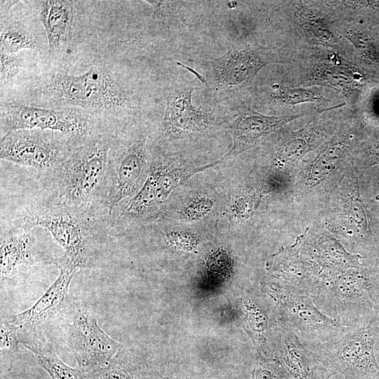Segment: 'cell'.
I'll return each instance as SVG.
<instances>
[{"label":"cell","instance_id":"ba28073f","mask_svg":"<svg viewBox=\"0 0 379 379\" xmlns=\"http://www.w3.org/2000/svg\"><path fill=\"white\" fill-rule=\"evenodd\" d=\"M274 291L281 324L300 341L316 347L332 340L346 327L320 310L310 295L280 286Z\"/></svg>","mask_w":379,"mask_h":379},{"label":"cell","instance_id":"277c9868","mask_svg":"<svg viewBox=\"0 0 379 379\" xmlns=\"http://www.w3.org/2000/svg\"><path fill=\"white\" fill-rule=\"evenodd\" d=\"M58 102L93 110H126L135 107L131 93L106 67L94 65L84 73L58 72L44 86Z\"/></svg>","mask_w":379,"mask_h":379},{"label":"cell","instance_id":"83f0119b","mask_svg":"<svg viewBox=\"0 0 379 379\" xmlns=\"http://www.w3.org/2000/svg\"><path fill=\"white\" fill-rule=\"evenodd\" d=\"M20 327L8 321L6 317L1 319L0 349L1 356L8 357L20 350Z\"/></svg>","mask_w":379,"mask_h":379},{"label":"cell","instance_id":"30bf717a","mask_svg":"<svg viewBox=\"0 0 379 379\" xmlns=\"http://www.w3.org/2000/svg\"><path fill=\"white\" fill-rule=\"evenodd\" d=\"M34 128L57 131L79 139L91 134L88 118L74 110L45 109L17 102L1 105V138L13 131Z\"/></svg>","mask_w":379,"mask_h":379},{"label":"cell","instance_id":"8d00e7d4","mask_svg":"<svg viewBox=\"0 0 379 379\" xmlns=\"http://www.w3.org/2000/svg\"><path fill=\"white\" fill-rule=\"evenodd\" d=\"M373 152L375 156L379 157V136L373 145Z\"/></svg>","mask_w":379,"mask_h":379},{"label":"cell","instance_id":"9c48e42d","mask_svg":"<svg viewBox=\"0 0 379 379\" xmlns=\"http://www.w3.org/2000/svg\"><path fill=\"white\" fill-rule=\"evenodd\" d=\"M146 140L145 135H139L128 141H112L109 153L107 201L109 214L124 200L135 196L147 178L149 166Z\"/></svg>","mask_w":379,"mask_h":379},{"label":"cell","instance_id":"9a60e30c","mask_svg":"<svg viewBox=\"0 0 379 379\" xmlns=\"http://www.w3.org/2000/svg\"><path fill=\"white\" fill-rule=\"evenodd\" d=\"M53 259L43 255L38 249L31 230L15 226L1 231L0 243L1 280L26 277L40 262L50 263Z\"/></svg>","mask_w":379,"mask_h":379},{"label":"cell","instance_id":"4316f807","mask_svg":"<svg viewBox=\"0 0 379 379\" xmlns=\"http://www.w3.org/2000/svg\"><path fill=\"white\" fill-rule=\"evenodd\" d=\"M311 149V143L307 137L298 136L283 143L275 157L277 165L289 164L300 159Z\"/></svg>","mask_w":379,"mask_h":379},{"label":"cell","instance_id":"603a6c76","mask_svg":"<svg viewBox=\"0 0 379 379\" xmlns=\"http://www.w3.org/2000/svg\"><path fill=\"white\" fill-rule=\"evenodd\" d=\"M273 104L290 106L321 100L322 96L318 92L304 88H288L278 84L272 85L268 94Z\"/></svg>","mask_w":379,"mask_h":379},{"label":"cell","instance_id":"52a82bcc","mask_svg":"<svg viewBox=\"0 0 379 379\" xmlns=\"http://www.w3.org/2000/svg\"><path fill=\"white\" fill-rule=\"evenodd\" d=\"M62 317L65 345L84 372L105 366L120 349L81 302L70 301Z\"/></svg>","mask_w":379,"mask_h":379},{"label":"cell","instance_id":"e0dca14e","mask_svg":"<svg viewBox=\"0 0 379 379\" xmlns=\"http://www.w3.org/2000/svg\"><path fill=\"white\" fill-rule=\"evenodd\" d=\"M307 114L310 113L274 117L264 115L249 109L239 111L230 125L233 145L225 157L236 156L257 146L281 126Z\"/></svg>","mask_w":379,"mask_h":379},{"label":"cell","instance_id":"4fadbf2b","mask_svg":"<svg viewBox=\"0 0 379 379\" xmlns=\"http://www.w3.org/2000/svg\"><path fill=\"white\" fill-rule=\"evenodd\" d=\"M189 85L175 86L165 93L166 109L161 125L165 138H179L210 131L224 119L192 104V93L198 89Z\"/></svg>","mask_w":379,"mask_h":379},{"label":"cell","instance_id":"836d02e7","mask_svg":"<svg viewBox=\"0 0 379 379\" xmlns=\"http://www.w3.org/2000/svg\"><path fill=\"white\" fill-rule=\"evenodd\" d=\"M286 374L277 360L272 363L260 361L255 368L253 379H283Z\"/></svg>","mask_w":379,"mask_h":379},{"label":"cell","instance_id":"d4e9b609","mask_svg":"<svg viewBox=\"0 0 379 379\" xmlns=\"http://www.w3.org/2000/svg\"><path fill=\"white\" fill-rule=\"evenodd\" d=\"M295 13L300 19L303 28L317 40L325 45L332 46L336 39L325 21L321 19L311 9L302 5L296 4Z\"/></svg>","mask_w":379,"mask_h":379},{"label":"cell","instance_id":"cb8c5ba5","mask_svg":"<svg viewBox=\"0 0 379 379\" xmlns=\"http://www.w3.org/2000/svg\"><path fill=\"white\" fill-rule=\"evenodd\" d=\"M1 51L14 54L22 49H36L37 46L32 34L20 25L1 27L0 33Z\"/></svg>","mask_w":379,"mask_h":379},{"label":"cell","instance_id":"3957f363","mask_svg":"<svg viewBox=\"0 0 379 379\" xmlns=\"http://www.w3.org/2000/svg\"><path fill=\"white\" fill-rule=\"evenodd\" d=\"M314 300L345 326L379 321V261L360 263L334 275Z\"/></svg>","mask_w":379,"mask_h":379},{"label":"cell","instance_id":"f1b7e54d","mask_svg":"<svg viewBox=\"0 0 379 379\" xmlns=\"http://www.w3.org/2000/svg\"><path fill=\"white\" fill-rule=\"evenodd\" d=\"M152 8V20L153 22L165 25L172 22L177 16L184 1H146Z\"/></svg>","mask_w":379,"mask_h":379},{"label":"cell","instance_id":"5b68a950","mask_svg":"<svg viewBox=\"0 0 379 379\" xmlns=\"http://www.w3.org/2000/svg\"><path fill=\"white\" fill-rule=\"evenodd\" d=\"M379 321L358 326H346L336 337L315 347L336 373L345 379H379L374 347Z\"/></svg>","mask_w":379,"mask_h":379},{"label":"cell","instance_id":"ac0fdd59","mask_svg":"<svg viewBox=\"0 0 379 379\" xmlns=\"http://www.w3.org/2000/svg\"><path fill=\"white\" fill-rule=\"evenodd\" d=\"M72 3L48 0L41 4L39 17L53 49L67 44L71 39L74 17Z\"/></svg>","mask_w":379,"mask_h":379},{"label":"cell","instance_id":"2e32d148","mask_svg":"<svg viewBox=\"0 0 379 379\" xmlns=\"http://www.w3.org/2000/svg\"><path fill=\"white\" fill-rule=\"evenodd\" d=\"M279 336L276 360L293 379H330L337 374L325 358L307 350L298 336L281 324Z\"/></svg>","mask_w":379,"mask_h":379},{"label":"cell","instance_id":"e575fe53","mask_svg":"<svg viewBox=\"0 0 379 379\" xmlns=\"http://www.w3.org/2000/svg\"><path fill=\"white\" fill-rule=\"evenodd\" d=\"M168 241L178 248H190L195 246V237L187 232H170L166 235Z\"/></svg>","mask_w":379,"mask_h":379},{"label":"cell","instance_id":"8992f818","mask_svg":"<svg viewBox=\"0 0 379 379\" xmlns=\"http://www.w3.org/2000/svg\"><path fill=\"white\" fill-rule=\"evenodd\" d=\"M50 130L22 129L1 139L0 158L13 164L50 171L63 162L81 140Z\"/></svg>","mask_w":379,"mask_h":379},{"label":"cell","instance_id":"d6a6232c","mask_svg":"<svg viewBox=\"0 0 379 379\" xmlns=\"http://www.w3.org/2000/svg\"><path fill=\"white\" fill-rule=\"evenodd\" d=\"M212 206L213 203L210 199L200 197L188 202L182 208L181 213L184 218L194 220L206 215Z\"/></svg>","mask_w":379,"mask_h":379},{"label":"cell","instance_id":"484cf974","mask_svg":"<svg viewBox=\"0 0 379 379\" xmlns=\"http://www.w3.org/2000/svg\"><path fill=\"white\" fill-rule=\"evenodd\" d=\"M246 321L255 343L262 351L268 347V318L264 311L251 299L245 300Z\"/></svg>","mask_w":379,"mask_h":379},{"label":"cell","instance_id":"44dd1931","mask_svg":"<svg viewBox=\"0 0 379 379\" xmlns=\"http://www.w3.org/2000/svg\"><path fill=\"white\" fill-rule=\"evenodd\" d=\"M361 75L348 67L338 63L333 66L319 67L317 69L314 78L336 88L348 91L357 86Z\"/></svg>","mask_w":379,"mask_h":379},{"label":"cell","instance_id":"5bb4252c","mask_svg":"<svg viewBox=\"0 0 379 379\" xmlns=\"http://www.w3.org/2000/svg\"><path fill=\"white\" fill-rule=\"evenodd\" d=\"M270 269L281 285L314 299L324 282L321 269L298 246L285 249L275 255Z\"/></svg>","mask_w":379,"mask_h":379},{"label":"cell","instance_id":"6da1fadb","mask_svg":"<svg viewBox=\"0 0 379 379\" xmlns=\"http://www.w3.org/2000/svg\"><path fill=\"white\" fill-rule=\"evenodd\" d=\"M16 226L47 230L77 269L98 265L108 250L110 215L107 208L75 207L47 196L26 209Z\"/></svg>","mask_w":379,"mask_h":379},{"label":"cell","instance_id":"8fae6325","mask_svg":"<svg viewBox=\"0 0 379 379\" xmlns=\"http://www.w3.org/2000/svg\"><path fill=\"white\" fill-rule=\"evenodd\" d=\"M281 62L258 44L237 45L210 60V78L215 91L227 93L250 84L266 65Z\"/></svg>","mask_w":379,"mask_h":379},{"label":"cell","instance_id":"4dcf8cb0","mask_svg":"<svg viewBox=\"0 0 379 379\" xmlns=\"http://www.w3.org/2000/svg\"><path fill=\"white\" fill-rule=\"evenodd\" d=\"M345 36L364 58L373 60L378 58L373 42L366 34L350 29L346 32Z\"/></svg>","mask_w":379,"mask_h":379},{"label":"cell","instance_id":"d590c367","mask_svg":"<svg viewBox=\"0 0 379 379\" xmlns=\"http://www.w3.org/2000/svg\"><path fill=\"white\" fill-rule=\"evenodd\" d=\"M255 201V198L252 196L241 198L234 204L233 213L238 216L237 218H246L251 214Z\"/></svg>","mask_w":379,"mask_h":379},{"label":"cell","instance_id":"7c38bea8","mask_svg":"<svg viewBox=\"0 0 379 379\" xmlns=\"http://www.w3.org/2000/svg\"><path fill=\"white\" fill-rule=\"evenodd\" d=\"M60 273L42 296L29 309L6 317L11 322L20 327V343L24 344L36 336L42 325L62 316L70 302L67 293L70 282L77 270L62 255L53 259Z\"/></svg>","mask_w":379,"mask_h":379},{"label":"cell","instance_id":"1f68e13d","mask_svg":"<svg viewBox=\"0 0 379 379\" xmlns=\"http://www.w3.org/2000/svg\"><path fill=\"white\" fill-rule=\"evenodd\" d=\"M22 67L21 60L14 54L0 52L1 84L11 81L19 72Z\"/></svg>","mask_w":379,"mask_h":379},{"label":"cell","instance_id":"7a4b0ae2","mask_svg":"<svg viewBox=\"0 0 379 379\" xmlns=\"http://www.w3.org/2000/svg\"><path fill=\"white\" fill-rule=\"evenodd\" d=\"M110 135L92 133L54 169L41 173L48 196L75 207L107 208Z\"/></svg>","mask_w":379,"mask_h":379},{"label":"cell","instance_id":"d6986e66","mask_svg":"<svg viewBox=\"0 0 379 379\" xmlns=\"http://www.w3.org/2000/svg\"><path fill=\"white\" fill-rule=\"evenodd\" d=\"M32 351L38 364L51 379H86L84 371L63 362L48 343L41 341L24 345Z\"/></svg>","mask_w":379,"mask_h":379},{"label":"cell","instance_id":"7402d4cb","mask_svg":"<svg viewBox=\"0 0 379 379\" xmlns=\"http://www.w3.org/2000/svg\"><path fill=\"white\" fill-rule=\"evenodd\" d=\"M345 148L342 140L333 139L314 160L310 176L313 181L324 179L335 168Z\"/></svg>","mask_w":379,"mask_h":379},{"label":"cell","instance_id":"f546056e","mask_svg":"<svg viewBox=\"0 0 379 379\" xmlns=\"http://www.w3.org/2000/svg\"><path fill=\"white\" fill-rule=\"evenodd\" d=\"M349 211V218L354 226V232L361 239L366 238L368 231V222L365 211L358 197H352Z\"/></svg>","mask_w":379,"mask_h":379},{"label":"cell","instance_id":"ffe728a7","mask_svg":"<svg viewBox=\"0 0 379 379\" xmlns=\"http://www.w3.org/2000/svg\"><path fill=\"white\" fill-rule=\"evenodd\" d=\"M84 373L86 379H146L141 368L121 347L105 366Z\"/></svg>","mask_w":379,"mask_h":379}]
</instances>
